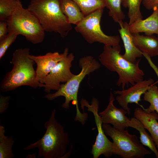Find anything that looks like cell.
Wrapping results in <instances>:
<instances>
[{
    "instance_id": "ffe728a7",
    "label": "cell",
    "mask_w": 158,
    "mask_h": 158,
    "mask_svg": "<svg viewBox=\"0 0 158 158\" xmlns=\"http://www.w3.org/2000/svg\"><path fill=\"white\" fill-rule=\"evenodd\" d=\"M5 129L0 126V158H13L14 157L12 148L14 140L12 136L5 135Z\"/></svg>"
},
{
    "instance_id": "d6a6232c",
    "label": "cell",
    "mask_w": 158,
    "mask_h": 158,
    "mask_svg": "<svg viewBox=\"0 0 158 158\" xmlns=\"http://www.w3.org/2000/svg\"></svg>"
},
{
    "instance_id": "44dd1931",
    "label": "cell",
    "mask_w": 158,
    "mask_h": 158,
    "mask_svg": "<svg viewBox=\"0 0 158 158\" xmlns=\"http://www.w3.org/2000/svg\"><path fill=\"white\" fill-rule=\"evenodd\" d=\"M142 0H121V4L128 8V16L129 18L128 24L130 25L135 21L143 19L140 7Z\"/></svg>"
},
{
    "instance_id": "484cf974",
    "label": "cell",
    "mask_w": 158,
    "mask_h": 158,
    "mask_svg": "<svg viewBox=\"0 0 158 158\" xmlns=\"http://www.w3.org/2000/svg\"><path fill=\"white\" fill-rule=\"evenodd\" d=\"M18 35L15 33H8L2 40H0V59L4 56L7 50L15 41Z\"/></svg>"
},
{
    "instance_id": "d4e9b609",
    "label": "cell",
    "mask_w": 158,
    "mask_h": 158,
    "mask_svg": "<svg viewBox=\"0 0 158 158\" xmlns=\"http://www.w3.org/2000/svg\"><path fill=\"white\" fill-rule=\"evenodd\" d=\"M72 0L78 5L85 16L97 9L105 7L102 0Z\"/></svg>"
},
{
    "instance_id": "30bf717a",
    "label": "cell",
    "mask_w": 158,
    "mask_h": 158,
    "mask_svg": "<svg viewBox=\"0 0 158 158\" xmlns=\"http://www.w3.org/2000/svg\"><path fill=\"white\" fill-rule=\"evenodd\" d=\"M74 58L73 53H67L49 73L40 81V82L44 85L45 92L49 93L51 90H57L62 83H66L74 75L71 71L72 63Z\"/></svg>"
},
{
    "instance_id": "4316f807",
    "label": "cell",
    "mask_w": 158,
    "mask_h": 158,
    "mask_svg": "<svg viewBox=\"0 0 158 158\" xmlns=\"http://www.w3.org/2000/svg\"><path fill=\"white\" fill-rule=\"evenodd\" d=\"M11 99L10 96H5L1 94L0 95V113H3L7 109Z\"/></svg>"
},
{
    "instance_id": "9c48e42d",
    "label": "cell",
    "mask_w": 158,
    "mask_h": 158,
    "mask_svg": "<svg viewBox=\"0 0 158 158\" xmlns=\"http://www.w3.org/2000/svg\"><path fill=\"white\" fill-rule=\"evenodd\" d=\"M80 104L81 108L83 110L84 107H86L87 111L92 113L97 128V134L91 152L93 158H98L102 154L107 158L110 157L113 154V143L107 138L103 129L102 123L98 113V100L96 98H93L90 104L86 100L82 98Z\"/></svg>"
},
{
    "instance_id": "5b68a950",
    "label": "cell",
    "mask_w": 158,
    "mask_h": 158,
    "mask_svg": "<svg viewBox=\"0 0 158 158\" xmlns=\"http://www.w3.org/2000/svg\"><path fill=\"white\" fill-rule=\"evenodd\" d=\"M28 8L38 18L45 32L56 33L64 38L72 29L61 10L60 0H31Z\"/></svg>"
},
{
    "instance_id": "5bb4252c",
    "label": "cell",
    "mask_w": 158,
    "mask_h": 158,
    "mask_svg": "<svg viewBox=\"0 0 158 158\" xmlns=\"http://www.w3.org/2000/svg\"><path fill=\"white\" fill-rule=\"evenodd\" d=\"M120 28L118 29L125 49L123 57L128 61L135 63L137 59L142 57L143 56L142 52L135 46L133 42L132 33L129 28V25L127 22H123V20L118 23Z\"/></svg>"
},
{
    "instance_id": "1f68e13d",
    "label": "cell",
    "mask_w": 158,
    "mask_h": 158,
    "mask_svg": "<svg viewBox=\"0 0 158 158\" xmlns=\"http://www.w3.org/2000/svg\"><path fill=\"white\" fill-rule=\"evenodd\" d=\"M155 7H157L158 9V4L157 5H156Z\"/></svg>"
},
{
    "instance_id": "7402d4cb",
    "label": "cell",
    "mask_w": 158,
    "mask_h": 158,
    "mask_svg": "<svg viewBox=\"0 0 158 158\" xmlns=\"http://www.w3.org/2000/svg\"><path fill=\"white\" fill-rule=\"evenodd\" d=\"M22 6L19 0H0V21H7L15 10Z\"/></svg>"
},
{
    "instance_id": "7a4b0ae2",
    "label": "cell",
    "mask_w": 158,
    "mask_h": 158,
    "mask_svg": "<svg viewBox=\"0 0 158 158\" xmlns=\"http://www.w3.org/2000/svg\"><path fill=\"white\" fill-rule=\"evenodd\" d=\"M121 50L119 44L114 46L104 45L98 59L109 71L117 73L118 78L116 85L123 90L129 84L133 85L143 80L144 74L139 67L140 59L135 63L130 62L120 54Z\"/></svg>"
},
{
    "instance_id": "e0dca14e",
    "label": "cell",
    "mask_w": 158,
    "mask_h": 158,
    "mask_svg": "<svg viewBox=\"0 0 158 158\" xmlns=\"http://www.w3.org/2000/svg\"><path fill=\"white\" fill-rule=\"evenodd\" d=\"M131 33L134 44L140 51L150 57L158 56V37L153 35Z\"/></svg>"
},
{
    "instance_id": "603a6c76",
    "label": "cell",
    "mask_w": 158,
    "mask_h": 158,
    "mask_svg": "<svg viewBox=\"0 0 158 158\" xmlns=\"http://www.w3.org/2000/svg\"><path fill=\"white\" fill-rule=\"evenodd\" d=\"M105 7L109 10V14L115 23H118L125 18L122 11L121 5V0H102Z\"/></svg>"
},
{
    "instance_id": "8992f818",
    "label": "cell",
    "mask_w": 158,
    "mask_h": 158,
    "mask_svg": "<svg viewBox=\"0 0 158 158\" xmlns=\"http://www.w3.org/2000/svg\"><path fill=\"white\" fill-rule=\"evenodd\" d=\"M8 33L21 35L34 44L42 42L45 37L44 28L35 15L23 6L16 9L7 21Z\"/></svg>"
},
{
    "instance_id": "7c38bea8",
    "label": "cell",
    "mask_w": 158,
    "mask_h": 158,
    "mask_svg": "<svg viewBox=\"0 0 158 158\" xmlns=\"http://www.w3.org/2000/svg\"><path fill=\"white\" fill-rule=\"evenodd\" d=\"M115 98L110 93L109 104L106 109L99 113L102 124H111L113 127L119 130H124L128 127L130 120L126 114L127 112L123 108H118L114 104Z\"/></svg>"
},
{
    "instance_id": "6da1fadb",
    "label": "cell",
    "mask_w": 158,
    "mask_h": 158,
    "mask_svg": "<svg viewBox=\"0 0 158 158\" xmlns=\"http://www.w3.org/2000/svg\"><path fill=\"white\" fill-rule=\"evenodd\" d=\"M30 49L18 48L13 54L11 71L7 73L0 84V90L5 92L22 86L33 88L43 87L44 85L36 80L35 62L30 57Z\"/></svg>"
},
{
    "instance_id": "f1b7e54d",
    "label": "cell",
    "mask_w": 158,
    "mask_h": 158,
    "mask_svg": "<svg viewBox=\"0 0 158 158\" xmlns=\"http://www.w3.org/2000/svg\"><path fill=\"white\" fill-rule=\"evenodd\" d=\"M142 3L147 9L153 10L158 4V0H142Z\"/></svg>"
},
{
    "instance_id": "83f0119b",
    "label": "cell",
    "mask_w": 158,
    "mask_h": 158,
    "mask_svg": "<svg viewBox=\"0 0 158 158\" xmlns=\"http://www.w3.org/2000/svg\"><path fill=\"white\" fill-rule=\"evenodd\" d=\"M7 22L6 21H0V40L3 39L8 34Z\"/></svg>"
},
{
    "instance_id": "8fae6325",
    "label": "cell",
    "mask_w": 158,
    "mask_h": 158,
    "mask_svg": "<svg viewBox=\"0 0 158 158\" xmlns=\"http://www.w3.org/2000/svg\"><path fill=\"white\" fill-rule=\"evenodd\" d=\"M154 82L152 79L150 78L138 81L127 89L114 91L115 94L119 95L116 99L122 108L129 115L130 110L128 107L129 104L135 103L139 104V102L141 100V95L153 85Z\"/></svg>"
},
{
    "instance_id": "f546056e",
    "label": "cell",
    "mask_w": 158,
    "mask_h": 158,
    "mask_svg": "<svg viewBox=\"0 0 158 158\" xmlns=\"http://www.w3.org/2000/svg\"><path fill=\"white\" fill-rule=\"evenodd\" d=\"M143 56L147 60L149 65L154 71L158 78V68L152 60L151 57L147 54L142 53Z\"/></svg>"
},
{
    "instance_id": "2e32d148",
    "label": "cell",
    "mask_w": 158,
    "mask_h": 158,
    "mask_svg": "<svg viewBox=\"0 0 158 158\" xmlns=\"http://www.w3.org/2000/svg\"><path fill=\"white\" fill-rule=\"evenodd\" d=\"M152 13L146 19L137 20L129 25L131 33L144 32L145 35L158 36V9L155 7Z\"/></svg>"
},
{
    "instance_id": "ba28073f",
    "label": "cell",
    "mask_w": 158,
    "mask_h": 158,
    "mask_svg": "<svg viewBox=\"0 0 158 158\" xmlns=\"http://www.w3.org/2000/svg\"><path fill=\"white\" fill-rule=\"evenodd\" d=\"M104 8L97 9L85 16L76 25L75 30L89 44L98 42L110 46L119 44L120 37L119 35H108L102 30L100 21Z\"/></svg>"
},
{
    "instance_id": "cb8c5ba5",
    "label": "cell",
    "mask_w": 158,
    "mask_h": 158,
    "mask_svg": "<svg viewBox=\"0 0 158 158\" xmlns=\"http://www.w3.org/2000/svg\"><path fill=\"white\" fill-rule=\"evenodd\" d=\"M143 99L150 104L148 108L143 107V109L148 113L155 111L158 114V88L156 85H152L150 86L144 93Z\"/></svg>"
},
{
    "instance_id": "277c9868",
    "label": "cell",
    "mask_w": 158,
    "mask_h": 158,
    "mask_svg": "<svg viewBox=\"0 0 158 158\" xmlns=\"http://www.w3.org/2000/svg\"><path fill=\"white\" fill-rule=\"evenodd\" d=\"M79 65L81 69L79 74L75 75L64 84H62L60 87L55 92L48 93L44 97L51 101L60 96L64 97L65 101L62 104V107L66 109L69 108L70 102L72 101L73 104L75 105L76 110L75 120L84 125L88 115L87 113H81L78 107L77 96L79 86L86 75L98 69L101 65L93 57L89 55L81 58L79 61Z\"/></svg>"
},
{
    "instance_id": "d6986e66",
    "label": "cell",
    "mask_w": 158,
    "mask_h": 158,
    "mask_svg": "<svg viewBox=\"0 0 158 158\" xmlns=\"http://www.w3.org/2000/svg\"><path fill=\"white\" fill-rule=\"evenodd\" d=\"M128 127L133 128L137 130L140 134V142L143 145L147 147L158 158V151L151 136L146 130L143 124L135 117L130 119Z\"/></svg>"
},
{
    "instance_id": "ac0fdd59",
    "label": "cell",
    "mask_w": 158,
    "mask_h": 158,
    "mask_svg": "<svg viewBox=\"0 0 158 158\" xmlns=\"http://www.w3.org/2000/svg\"><path fill=\"white\" fill-rule=\"evenodd\" d=\"M60 6L68 22L76 25L85 17L80 8L72 0H60Z\"/></svg>"
},
{
    "instance_id": "3957f363",
    "label": "cell",
    "mask_w": 158,
    "mask_h": 158,
    "mask_svg": "<svg viewBox=\"0 0 158 158\" xmlns=\"http://www.w3.org/2000/svg\"><path fill=\"white\" fill-rule=\"evenodd\" d=\"M56 110H53L49 120L44 123L46 130L43 137L25 147V150L38 148V158H65L69 137L63 126L56 120Z\"/></svg>"
},
{
    "instance_id": "4dcf8cb0",
    "label": "cell",
    "mask_w": 158,
    "mask_h": 158,
    "mask_svg": "<svg viewBox=\"0 0 158 158\" xmlns=\"http://www.w3.org/2000/svg\"><path fill=\"white\" fill-rule=\"evenodd\" d=\"M35 154H30L28 155L26 157V158H35Z\"/></svg>"
},
{
    "instance_id": "9a60e30c",
    "label": "cell",
    "mask_w": 158,
    "mask_h": 158,
    "mask_svg": "<svg viewBox=\"0 0 158 158\" xmlns=\"http://www.w3.org/2000/svg\"><path fill=\"white\" fill-rule=\"evenodd\" d=\"M134 117L138 119L150 133L158 150V114L155 111L148 113L140 107L136 108Z\"/></svg>"
},
{
    "instance_id": "52a82bcc",
    "label": "cell",
    "mask_w": 158,
    "mask_h": 158,
    "mask_svg": "<svg viewBox=\"0 0 158 158\" xmlns=\"http://www.w3.org/2000/svg\"><path fill=\"white\" fill-rule=\"evenodd\" d=\"M102 127L105 134L113 140V154L123 158H143L151 154L136 135L130 134L127 130H118L109 124H102Z\"/></svg>"
},
{
    "instance_id": "4fadbf2b",
    "label": "cell",
    "mask_w": 158,
    "mask_h": 158,
    "mask_svg": "<svg viewBox=\"0 0 158 158\" xmlns=\"http://www.w3.org/2000/svg\"><path fill=\"white\" fill-rule=\"evenodd\" d=\"M68 53V49L66 48L62 54L56 51L48 52L43 55L35 56L30 55V58L37 64L36 70L37 81L40 82V81L47 76L56 64Z\"/></svg>"
}]
</instances>
